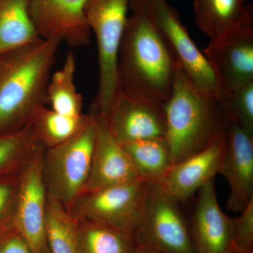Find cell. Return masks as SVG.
I'll use <instances>...</instances> for the list:
<instances>
[{
    "label": "cell",
    "instance_id": "1",
    "mask_svg": "<svg viewBox=\"0 0 253 253\" xmlns=\"http://www.w3.org/2000/svg\"><path fill=\"white\" fill-rule=\"evenodd\" d=\"M131 10L120 47V89L163 106L170 94L177 62L149 10Z\"/></svg>",
    "mask_w": 253,
    "mask_h": 253
},
{
    "label": "cell",
    "instance_id": "2",
    "mask_svg": "<svg viewBox=\"0 0 253 253\" xmlns=\"http://www.w3.org/2000/svg\"><path fill=\"white\" fill-rule=\"evenodd\" d=\"M61 44L41 38L0 54V134L28 126L47 104L46 89Z\"/></svg>",
    "mask_w": 253,
    "mask_h": 253
},
{
    "label": "cell",
    "instance_id": "3",
    "mask_svg": "<svg viewBox=\"0 0 253 253\" xmlns=\"http://www.w3.org/2000/svg\"><path fill=\"white\" fill-rule=\"evenodd\" d=\"M163 111L174 164L226 136L230 123L221 97L199 90L179 65Z\"/></svg>",
    "mask_w": 253,
    "mask_h": 253
},
{
    "label": "cell",
    "instance_id": "4",
    "mask_svg": "<svg viewBox=\"0 0 253 253\" xmlns=\"http://www.w3.org/2000/svg\"><path fill=\"white\" fill-rule=\"evenodd\" d=\"M129 0H87L84 16L98 47L99 85L91 112L106 122L118 91V58Z\"/></svg>",
    "mask_w": 253,
    "mask_h": 253
},
{
    "label": "cell",
    "instance_id": "5",
    "mask_svg": "<svg viewBox=\"0 0 253 253\" xmlns=\"http://www.w3.org/2000/svg\"><path fill=\"white\" fill-rule=\"evenodd\" d=\"M97 129V118L91 112L74 135L43 150L42 172L46 194L66 208L83 192L89 179Z\"/></svg>",
    "mask_w": 253,
    "mask_h": 253
},
{
    "label": "cell",
    "instance_id": "6",
    "mask_svg": "<svg viewBox=\"0 0 253 253\" xmlns=\"http://www.w3.org/2000/svg\"><path fill=\"white\" fill-rule=\"evenodd\" d=\"M149 184L138 180L81 193L66 209L76 220L96 221L135 236Z\"/></svg>",
    "mask_w": 253,
    "mask_h": 253
},
{
    "label": "cell",
    "instance_id": "7",
    "mask_svg": "<svg viewBox=\"0 0 253 253\" xmlns=\"http://www.w3.org/2000/svg\"><path fill=\"white\" fill-rule=\"evenodd\" d=\"M135 239L138 246L158 253H198L179 203L159 184H149L144 217Z\"/></svg>",
    "mask_w": 253,
    "mask_h": 253
},
{
    "label": "cell",
    "instance_id": "8",
    "mask_svg": "<svg viewBox=\"0 0 253 253\" xmlns=\"http://www.w3.org/2000/svg\"><path fill=\"white\" fill-rule=\"evenodd\" d=\"M141 7L149 10L177 64L194 85L206 94L220 97L222 90L217 76L204 53L191 39L178 11L166 1Z\"/></svg>",
    "mask_w": 253,
    "mask_h": 253
},
{
    "label": "cell",
    "instance_id": "9",
    "mask_svg": "<svg viewBox=\"0 0 253 253\" xmlns=\"http://www.w3.org/2000/svg\"><path fill=\"white\" fill-rule=\"evenodd\" d=\"M42 148L23 168L20 178L14 228L33 253L46 249V194L42 172Z\"/></svg>",
    "mask_w": 253,
    "mask_h": 253
},
{
    "label": "cell",
    "instance_id": "10",
    "mask_svg": "<svg viewBox=\"0 0 253 253\" xmlns=\"http://www.w3.org/2000/svg\"><path fill=\"white\" fill-rule=\"evenodd\" d=\"M203 53L215 73L222 92L253 82V23L210 41Z\"/></svg>",
    "mask_w": 253,
    "mask_h": 253
},
{
    "label": "cell",
    "instance_id": "11",
    "mask_svg": "<svg viewBox=\"0 0 253 253\" xmlns=\"http://www.w3.org/2000/svg\"><path fill=\"white\" fill-rule=\"evenodd\" d=\"M87 0H31L29 12L42 38H54L72 47L87 45L91 31L84 16Z\"/></svg>",
    "mask_w": 253,
    "mask_h": 253
},
{
    "label": "cell",
    "instance_id": "12",
    "mask_svg": "<svg viewBox=\"0 0 253 253\" xmlns=\"http://www.w3.org/2000/svg\"><path fill=\"white\" fill-rule=\"evenodd\" d=\"M105 123L120 144L165 136L163 106L151 104L121 89Z\"/></svg>",
    "mask_w": 253,
    "mask_h": 253
},
{
    "label": "cell",
    "instance_id": "13",
    "mask_svg": "<svg viewBox=\"0 0 253 253\" xmlns=\"http://www.w3.org/2000/svg\"><path fill=\"white\" fill-rule=\"evenodd\" d=\"M230 186L226 208L244 211L253 201V134L230 121L220 172Z\"/></svg>",
    "mask_w": 253,
    "mask_h": 253
},
{
    "label": "cell",
    "instance_id": "14",
    "mask_svg": "<svg viewBox=\"0 0 253 253\" xmlns=\"http://www.w3.org/2000/svg\"><path fill=\"white\" fill-rule=\"evenodd\" d=\"M234 219L221 209L213 179L201 187L190 226L198 253H230Z\"/></svg>",
    "mask_w": 253,
    "mask_h": 253
},
{
    "label": "cell",
    "instance_id": "15",
    "mask_svg": "<svg viewBox=\"0 0 253 253\" xmlns=\"http://www.w3.org/2000/svg\"><path fill=\"white\" fill-rule=\"evenodd\" d=\"M226 147V136L174 164L159 185L177 202L187 201L219 174Z\"/></svg>",
    "mask_w": 253,
    "mask_h": 253
},
{
    "label": "cell",
    "instance_id": "16",
    "mask_svg": "<svg viewBox=\"0 0 253 253\" xmlns=\"http://www.w3.org/2000/svg\"><path fill=\"white\" fill-rule=\"evenodd\" d=\"M97 120L90 174L83 192L141 180L129 156L111 135L106 123Z\"/></svg>",
    "mask_w": 253,
    "mask_h": 253
},
{
    "label": "cell",
    "instance_id": "17",
    "mask_svg": "<svg viewBox=\"0 0 253 253\" xmlns=\"http://www.w3.org/2000/svg\"><path fill=\"white\" fill-rule=\"evenodd\" d=\"M247 0H194V21L212 41L253 23Z\"/></svg>",
    "mask_w": 253,
    "mask_h": 253
},
{
    "label": "cell",
    "instance_id": "18",
    "mask_svg": "<svg viewBox=\"0 0 253 253\" xmlns=\"http://www.w3.org/2000/svg\"><path fill=\"white\" fill-rule=\"evenodd\" d=\"M121 145L129 156L139 179L147 184H161L174 166L172 154L164 137Z\"/></svg>",
    "mask_w": 253,
    "mask_h": 253
},
{
    "label": "cell",
    "instance_id": "19",
    "mask_svg": "<svg viewBox=\"0 0 253 253\" xmlns=\"http://www.w3.org/2000/svg\"><path fill=\"white\" fill-rule=\"evenodd\" d=\"M31 0H0V54L41 38L31 16Z\"/></svg>",
    "mask_w": 253,
    "mask_h": 253
},
{
    "label": "cell",
    "instance_id": "20",
    "mask_svg": "<svg viewBox=\"0 0 253 253\" xmlns=\"http://www.w3.org/2000/svg\"><path fill=\"white\" fill-rule=\"evenodd\" d=\"M76 222L81 253H137L133 234L96 221Z\"/></svg>",
    "mask_w": 253,
    "mask_h": 253
},
{
    "label": "cell",
    "instance_id": "21",
    "mask_svg": "<svg viewBox=\"0 0 253 253\" xmlns=\"http://www.w3.org/2000/svg\"><path fill=\"white\" fill-rule=\"evenodd\" d=\"M76 56L73 52H68L62 67L51 74L46 89L50 109L72 117L83 115V96L76 85Z\"/></svg>",
    "mask_w": 253,
    "mask_h": 253
},
{
    "label": "cell",
    "instance_id": "22",
    "mask_svg": "<svg viewBox=\"0 0 253 253\" xmlns=\"http://www.w3.org/2000/svg\"><path fill=\"white\" fill-rule=\"evenodd\" d=\"M42 146L31 123L22 129L0 134V176L21 170Z\"/></svg>",
    "mask_w": 253,
    "mask_h": 253
},
{
    "label": "cell",
    "instance_id": "23",
    "mask_svg": "<svg viewBox=\"0 0 253 253\" xmlns=\"http://www.w3.org/2000/svg\"><path fill=\"white\" fill-rule=\"evenodd\" d=\"M45 237L49 253H81L77 222L59 201H46Z\"/></svg>",
    "mask_w": 253,
    "mask_h": 253
},
{
    "label": "cell",
    "instance_id": "24",
    "mask_svg": "<svg viewBox=\"0 0 253 253\" xmlns=\"http://www.w3.org/2000/svg\"><path fill=\"white\" fill-rule=\"evenodd\" d=\"M86 116H65L43 106L35 113L31 123L38 141L47 149L74 135L85 122Z\"/></svg>",
    "mask_w": 253,
    "mask_h": 253
},
{
    "label": "cell",
    "instance_id": "25",
    "mask_svg": "<svg viewBox=\"0 0 253 253\" xmlns=\"http://www.w3.org/2000/svg\"><path fill=\"white\" fill-rule=\"evenodd\" d=\"M220 97L229 121L253 134V82L234 90L223 91Z\"/></svg>",
    "mask_w": 253,
    "mask_h": 253
},
{
    "label": "cell",
    "instance_id": "26",
    "mask_svg": "<svg viewBox=\"0 0 253 253\" xmlns=\"http://www.w3.org/2000/svg\"><path fill=\"white\" fill-rule=\"evenodd\" d=\"M23 169L0 176V233L15 229L16 203Z\"/></svg>",
    "mask_w": 253,
    "mask_h": 253
},
{
    "label": "cell",
    "instance_id": "27",
    "mask_svg": "<svg viewBox=\"0 0 253 253\" xmlns=\"http://www.w3.org/2000/svg\"><path fill=\"white\" fill-rule=\"evenodd\" d=\"M234 219L230 253H253V201Z\"/></svg>",
    "mask_w": 253,
    "mask_h": 253
},
{
    "label": "cell",
    "instance_id": "28",
    "mask_svg": "<svg viewBox=\"0 0 253 253\" xmlns=\"http://www.w3.org/2000/svg\"><path fill=\"white\" fill-rule=\"evenodd\" d=\"M0 253H33L15 229L0 233Z\"/></svg>",
    "mask_w": 253,
    "mask_h": 253
},
{
    "label": "cell",
    "instance_id": "29",
    "mask_svg": "<svg viewBox=\"0 0 253 253\" xmlns=\"http://www.w3.org/2000/svg\"><path fill=\"white\" fill-rule=\"evenodd\" d=\"M166 0H129V9H132L139 6H151Z\"/></svg>",
    "mask_w": 253,
    "mask_h": 253
},
{
    "label": "cell",
    "instance_id": "30",
    "mask_svg": "<svg viewBox=\"0 0 253 253\" xmlns=\"http://www.w3.org/2000/svg\"><path fill=\"white\" fill-rule=\"evenodd\" d=\"M137 253H158L154 250L149 249V248L145 247V246H138Z\"/></svg>",
    "mask_w": 253,
    "mask_h": 253
},
{
    "label": "cell",
    "instance_id": "31",
    "mask_svg": "<svg viewBox=\"0 0 253 253\" xmlns=\"http://www.w3.org/2000/svg\"><path fill=\"white\" fill-rule=\"evenodd\" d=\"M49 253V250L47 249V246H46V249H45V251H44V253Z\"/></svg>",
    "mask_w": 253,
    "mask_h": 253
}]
</instances>
